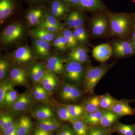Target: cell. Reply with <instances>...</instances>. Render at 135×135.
I'll use <instances>...</instances> for the list:
<instances>
[{
  "label": "cell",
  "mask_w": 135,
  "mask_h": 135,
  "mask_svg": "<svg viewBox=\"0 0 135 135\" xmlns=\"http://www.w3.org/2000/svg\"><path fill=\"white\" fill-rule=\"evenodd\" d=\"M129 102V100L126 99L118 100L109 110L119 118L123 116L134 115L135 109L130 106Z\"/></svg>",
  "instance_id": "8"
},
{
  "label": "cell",
  "mask_w": 135,
  "mask_h": 135,
  "mask_svg": "<svg viewBox=\"0 0 135 135\" xmlns=\"http://www.w3.org/2000/svg\"><path fill=\"white\" fill-rule=\"evenodd\" d=\"M24 27L19 23H14L7 26L1 35V41L5 44L14 43L22 39L24 35Z\"/></svg>",
  "instance_id": "3"
},
{
  "label": "cell",
  "mask_w": 135,
  "mask_h": 135,
  "mask_svg": "<svg viewBox=\"0 0 135 135\" xmlns=\"http://www.w3.org/2000/svg\"><path fill=\"white\" fill-rule=\"evenodd\" d=\"M33 96L35 98L39 101H44L48 98L47 90L43 87L37 86L35 88L33 91Z\"/></svg>",
  "instance_id": "36"
},
{
  "label": "cell",
  "mask_w": 135,
  "mask_h": 135,
  "mask_svg": "<svg viewBox=\"0 0 135 135\" xmlns=\"http://www.w3.org/2000/svg\"><path fill=\"white\" fill-rule=\"evenodd\" d=\"M60 126V123L55 120L51 119V121L50 127L51 131H55Z\"/></svg>",
  "instance_id": "50"
},
{
  "label": "cell",
  "mask_w": 135,
  "mask_h": 135,
  "mask_svg": "<svg viewBox=\"0 0 135 135\" xmlns=\"http://www.w3.org/2000/svg\"><path fill=\"white\" fill-rule=\"evenodd\" d=\"M33 45L35 50L38 55L41 56H46L48 55L50 49L49 42L35 38Z\"/></svg>",
  "instance_id": "26"
},
{
  "label": "cell",
  "mask_w": 135,
  "mask_h": 135,
  "mask_svg": "<svg viewBox=\"0 0 135 135\" xmlns=\"http://www.w3.org/2000/svg\"><path fill=\"white\" fill-rule=\"evenodd\" d=\"M74 130L66 125L63 126L57 135H74Z\"/></svg>",
  "instance_id": "44"
},
{
  "label": "cell",
  "mask_w": 135,
  "mask_h": 135,
  "mask_svg": "<svg viewBox=\"0 0 135 135\" xmlns=\"http://www.w3.org/2000/svg\"><path fill=\"white\" fill-rule=\"evenodd\" d=\"M74 29H75L77 32H78L82 36V37L84 38L86 41L87 40V38H88V36H87L86 32L85 31V29L82 26L79 27L75 28Z\"/></svg>",
  "instance_id": "49"
},
{
  "label": "cell",
  "mask_w": 135,
  "mask_h": 135,
  "mask_svg": "<svg viewBox=\"0 0 135 135\" xmlns=\"http://www.w3.org/2000/svg\"><path fill=\"white\" fill-rule=\"evenodd\" d=\"M105 110L100 109L93 112H86L83 120L86 123L90 126H98L100 123Z\"/></svg>",
  "instance_id": "19"
},
{
  "label": "cell",
  "mask_w": 135,
  "mask_h": 135,
  "mask_svg": "<svg viewBox=\"0 0 135 135\" xmlns=\"http://www.w3.org/2000/svg\"><path fill=\"white\" fill-rule=\"evenodd\" d=\"M57 114L59 118L61 120L69 122L71 123L75 120L66 107H61L58 109L57 110Z\"/></svg>",
  "instance_id": "35"
},
{
  "label": "cell",
  "mask_w": 135,
  "mask_h": 135,
  "mask_svg": "<svg viewBox=\"0 0 135 135\" xmlns=\"http://www.w3.org/2000/svg\"><path fill=\"white\" fill-rule=\"evenodd\" d=\"M51 119H52L40 120L38 123V127L44 131L49 133L51 132L50 127Z\"/></svg>",
  "instance_id": "41"
},
{
  "label": "cell",
  "mask_w": 135,
  "mask_h": 135,
  "mask_svg": "<svg viewBox=\"0 0 135 135\" xmlns=\"http://www.w3.org/2000/svg\"><path fill=\"white\" fill-rule=\"evenodd\" d=\"M32 124L30 118L23 116L18 121L17 135H28L31 130Z\"/></svg>",
  "instance_id": "25"
},
{
  "label": "cell",
  "mask_w": 135,
  "mask_h": 135,
  "mask_svg": "<svg viewBox=\"0 0 135 135\" xmlns=\"http://www.w3.org/2000/svg\"><path fill=\"white\" fill-rule=\"evenodd\" d=\"M16 60L20 62H26L32 58L31 50L27 46L19 47L15 51L14 54Z\"/></svg>",
  "instance_id": "21"
},
{
  "label": "cell",
  "mask_w": 135,
  "mask_h": 135,
  "mask_svg": "<svg viewBox=\"0 0 135 135\" xmlns=\"http://www.w3.org/2000/svg\"><path fill=\"white\" fill-rule=\"evenodd\" d=\"M81 95V92L79 88L69 84L64 85L60 94L61 99L66 101H77Z\"/></svg>",
  "instance_id": "10"
},
{
  "label": "cell",
  "mask_w": 135,
  "mask_h": 135,
  "mask_svg": "<svg viewBox=\"0 0 135 135\" xmlns=\"http://www.w3.org/2000/svg\"><path fill=\"white\" fill-rule=\"evenodd\" d=\"M111 33L112 36L124 38L127 36L131 29L132 21L129 16L118 13L109 15Z\"/></svg>",
  "instance_id": "1"
},
{
  "label": "cell",
  "mask_w": 135,
  "mask_h": 135,
  "mask_svg": "<svg viewBox=\"0 0 135 135\" xmlns=\"http://www.w3.org/2000/svg\"><path fill=\"white\" fill-rule=\"evenodd\" d=\"M134 16H135V13H134Z\"/></svg>",
  "instance_id": "60"
},
{
  "label": "cell",
  "mask_w": 135,
  "mask_h": 135,
  "mask_svg": "<svg viewBox=\"0 0 135 135\" xmlns=\"http://www.w3.org/2000/svg\"><path fill=\"white\" fill-rule=\"evenodd\" d=\"M74 131L76 135H88L89 129L83 120L77 119L73 122Z\"/></svg>",
  "instance_id": "28"
},
{
  "label": "cell",
  "mask_w": 135,
  "mask_h": 135,
  "mask_svg": "<svg viewBox=\"0 0 135 135\" xmlns=\"http://www.w3.org/2000/svg\"><path fill=\"white\" fill-rule=\"evenodd\" d=\"M42 20L61 29L63 27L62 24L59 22L57 18L51 15L48 11L47 10H46L45 15Z\"/></svg>",
  "instance_id": "34"
},
{
  "label": "cell",
  "mask_w": 135,
  "mask_h": 135,
  "mask_svg": "<svg viewBox=\"0 0 135 135\" xmlns=\"http://www.w3.org/2000/svg\"><path fill=\"white\" fill-rule=\"evenodd\" d=\"M8 114H4L0 118V128L1 129L2 128L4 127L6 123L8 117Z\"/></svg>",
  "instance_id": "52"
},
{
  "label": "cell",
  "mask_w": 135,
  "mask_h": 135,
  "mask_svg": "<svg viewBox=\"0 0 135 135\" xmlns=\"http://www.w3.org/2000/svg\"><path fill=\"white\" fill-rule=\"evenodd\" d=\"M29 33L35 38L39 39L49 43L54 40L56 34V33L51 32L46 29L39 27L32 29Z\"/></svg>",
  "instance_id": "17"
},
{
  "label": "cell",
  "mask_w": 135,
  "mask_h": 135,
  "mask_svg": "<svg viewBox=\"0 0 135 135\" xmlns=\"http://www.w3.org/2000/svg\"><path fill=\"white\" fill-rule=\"evenodd\" d=\"M112 132L120 135H135V125H127L120 122H116L113 127Z\"/></svg>",
  "instance_id": "23"
},
{
  "label": "cell",
  "mask_w": 135,
  "mask_h": 135,
  "mask_svg": "<svg viewBox=\"0 0 135 135\" xmlns=\"http://www.w3.org/2000/svg\"><path fill=\"white\" fill-rule=\"evenodd\" d=\"M68 8L76 7H77L79 3L80 0H63Z\"/></svg>",
  "instance_id": "47"
},
{
  "label": "cell",
  "mask_w": 135,
  "mask_h": 135,
  "mask_svg": "<svg viewBox=\"0 0 135 135\" xmlns=\"http://www.w3.org/2000/svg\"><path fill=\"white\" fill-rule=\"evenodd\" d=\"M8 63L5 60L1 59L0 60V79L2 80L6 75L8 69Z\"/></svg>",
  "instance_id": "43"
},
{
  "label": "cell",
  "mask_w": 135,
  "mask_h": 135,
  "mask_svg": "<svg viewBox=\"0 0 135 135\" xmlns=\"http://www.w3.org/2000/svg\"><path fill=\"white\" fill-rule=\"evenodd\" d=\"M84 22L83 14L80 9L73 10L68 13L66 23L70 27L75 29L82 26Z\"/></svg>",
  "instance_id": "13"
},
{
  "label": "cell",
  "mask_w": 135,
  "mask_h": 135,
  "mask_svg": "<svg viewBox=\"0 0 135 135\" xmlns=\"http://www.w3.org/2000/svg\"><path fill=\"white\" fill-rule=\"evenodd\" d=\"M100 96H93L84 100L83 107L88 112H93L100 109Z\"/></svg>",
  "instance_id": "20"
},
{
  "label": "cell",
  "mask_w": 135,
  "mask_h": 135,
  "mask_svg": "<svg viewBox=\"0 0 135 135\" xmlns=\"http://www.w3.org/2000/svg\"><path fill=\"white\" fill-rule=\"evenodd\" d=\"M15 122H14V119L12 116H11L10 114H8V117L7 120V122L1 130L2 132L3 131L7 130L11 128L14 125H15Z\"/></svg>",
  "instance_id": "46"
},
{
  "label": "cell",
  "mask_w": 135,
  "mask_h": 135,
  "mask_svg": "<svg viewBox=\"0 0 135 135\" xmlns=\"http://www.w3.org/2000/svg\"><path fill=\"white\" fill-rule=\"evenodd\" d=\"M131 42H132V45H133V48L134 49V53H135V39L132 40Z\"/></svg>",
  "instance_id": "55"
},
{
  "label": "cell",
  "mask_w": 135,
  "mask_h": 135,
  "mask_svg": "<svg viewBox=\"0 0 135 135\" xmlns=\"http://www.w3.org/2000/svg\"><path fill=\"white\" fill-rule=\"evenodd\" d=\"M18 7V0H0L1 23L15 14Z\"/></svg>",
  "instance_id": "7"
},
{
  "label": "cell",
  "mask_w": 135,
  "mask_h": 135,
  "mask_svg": "<svg viewBox=\"0 0 135 135\" xmlns=\"http://www.w3.org/2000/svg\"><path fill=\"white\" fill-rule=\"evenodd\" d=\"M18 122H15V125L9 129L2 131L3 135H17Z\"/></svg>",
  "instance_id": "45"
},
{
  "label": "cell",
  "mask_w": 135,
  "mask_h": 135,
  "mask_svg": "<svg viewBox=\"0 0 135 135\" xmlns=\"http://www.w3.org/2000/svg\"><path fill=\"white\" fill-rule=\"evenodd\" d=\"M106 135H111V133H110V134H108Z\"/></svg>",
  "instance_id": "59"
},
{
  "label": "cell",
  "mask_w": 135,
  "mask_h": 135,
  "mask_svg": "<svg viewBox=\"0 0 135 135\" xmlns=\"http://www.w3.org/2000/svg\"><path fill=\"white\" fill-rule=\"evenodd\" d=\"M73 33L74 35L77 40V41H80V42H83L86 41V40L82 37V36L78 32H77L75 29L73 31Z\"/></svg>",
  "instance_id": "51"
},
{
  "label": "cell",
  "mask_w": 135,
  "mask_h": 135,
  "mask_svg": "<svg viewBox=\"0 0 135 135\" xmlns=\"http://www.w3.org/2000/svg\"><path fill=\"white\" fill-rule=\"evenodd\" d=\"M109 19L105 15L99 14L92 18L91 23V31L93 35L96 37H101L106 33L109 28Z\"/></svg>",
  "instance_id": "4"
},
{
  "label": "cell",
  "mask_w": 135,
  "mask_h": 135,
  "mask_svg": "<svg viewBox=\"0 0 135 135\" xmlns=\"http://www.w3.org/2000/svg\"><path fill=\"white\" fill-rule=\"evenodd\" d=\"M49 12L57 18H60L69 12V8L63 0H51L49 3Z\"/></svg>",
  "instance_id": "9"
},
{
  "label": "cell",
  "mask_w": 135,
  "mask_h": 135,
  "mask_svg": "<svg viewBox=\"0 0 135 135\" xmlns=\"http://www.w3.org/2000/svg\"><path fill=\"white\" fill-rule=\"evenodd\" d=\"M62 35L67 41L68 47L73 48L77 47L78 41L71 30L68 29H65L63 31Z\"/></svg>",
  "instance_id": "33"
},
{
  "label": "cell",
  "mask_w": 135,
  "mask_h": 135,
  "mask_svg": "<svg viewBox=\"0 0 135 135\" xmlns=\"http://www.w3.org/2000/svg\"><path fill=\"white\" fill-rule=\"evenodd\" d=\"M69 57L70 60L81 63L88 61V51L81 46H77L73 48L69 53Z\"/></svg>",
  "instance_id": "16"
},
{
  "label": "cell",
  "mask_w": 135,
  "mask_h": 135,
  "mask_svg": "<svg viewBox=\"0 0 135 135\" xmlns=\"http://www.w3.org/2000/svg\"><path fill=\"white\" fill-rule=\"evenodd\" d=\"M46 11L43 8L32 6L27 11L26 19L31 25H39L43 19Z\"/></svg>",
  "instance_id": "12"
},
{
  "label": "cell",
  "mask_w": 135,
  "mask_h": 135,
  "mask_svg": "<svg viewBox=\"0 0 135 135\" xmlns=\"http://www.w3.org/2000/svg\"><path fill=\"white\" fill-rule=\"evenodd\" d=\"M31 99L27 94H22L18 97L16 101L11 106L13 112L19 113L25 111L30 106Z\"/></svg>",
  "instance_id": "15"
},
{
  "label": "cell",
  "mask_w": 135,
  "mask_h": 135,
  "mask_svg": "<svg viewBox=\"0 0 135 135\" xmlns=\"http://www.w3.org/2000/svg\"><path fill=\"white\" fill-rule=\"evenodd\" d=\"M61 51L65 50L68 47L67 41L62 35H61Z\"/></svg>",
  "instance_id": "53"
},
{
  "label": "cell",
  "mask_w": 135,
  "mask_h": 135,
  "mask_svg": "<svg viewBox=\"0 0 135 135\" xmlns=\"http://www.w3.org/2000/svg\"><path fill=\"white\" fill-rule=\"evenodd\" d=\"M53 45L58 50H61V35H59L54 39Z\"/></svg>",
  "instance_id": "48"
},
{
  "label": "cell",
  "mask_w": 135,
  "mask_h": 135,
  "mask_svg": "<svg viewBox=\"0 0 135 135\" xmlns=\"http://www.w3.org/2000/svg\"><path fill=\"white\" fill-rule=\"evenodd\" d=\"M111 133L110 129H106L99 126H90L88 135H106Z\"/></svg>",
  "instance_id": "38"
},
{
  "label": "cell",
  "mask_w": 135,
  "mask_h": 135,
  "mask_svg": "<svg viewBox=\"0 0 135 135\" xmlns=\"http://www.w3.org/2000/svg\"><path fill=\"white\" fill-rule=\"evenodd\" d=\"M13 89V86L10 83L4 82L1 84L0 86V103L2 105L4 103L5 95L8 91Z\"/></svg>",
  "instance_id": "37"
},
{
  "label": "cell",
  "mask_w": 135,
  "mask_h": 135,
  "mask_svg": "<svg viewBox=\"0 0 135 135\" xmlns=\"http://www.w3.org/2000/svg\"><path fill=\"white\" fill-rule=\"evenodd\" d=\"M11 79L15 84L23 85L26 83V74L23 69L20 68H13L10 72Z\"/></svg>",
  "instance_id": "22"
},
{
  "label": "cell",
  "mask_w": 135,
  "mask_h": 135,
  "mask_svg": "<svg viewBox=\"0 0 135 135\" xmlns=\"http://www.w3.org/2000/svg\"><path fill=\"white\" fill-rule=\"evenodd\" d=\"M135 39V25L134 26V32H133V36H132V38H131V40H133Z\"/></svg>",
  "instance_id": "56"
},
{
  "label": "cell",
  "mask_w": 135,
  "mask_h": 135,
  "mask_svg": "<svg viewBox=\"0 0 135 135\" xmlns=\"http://www.w3.org/2000/svg\"><path fill=\"white\" fill-rule=\"evenodd\" d=\"M113 46V52L117 57H128L135 53L131 42L117 41L114 42Z\"/></svg>",
  "instance_id": "6"
},
{
  "label": "cell",
  "mask_w": 135,
  "mask_h": 135,
  "mask_svg": "<svg viewBox=\"0 0 135 135\" xmlns=\"http://www.w3.org/2000/svg\"><path fill=\"white\" fill-rule=\"evenodd\" d=\"M34 114L35 118L40 120L52 119L54 116L52 110L47 107H42L36 109Z\"/></svg>",
  "instance_id": "29"
},
{
  "label": "cell",
  "mask_w": 135,
  "mask_h": 135,
  "mask_svg": "<svg viewBox=\"0 0 135 135\" xmlns=\"http://www.w3.org/2000/svg\"><path fill=\"white\" fill-rule=\"evenodd\" d=\"M112 54V47L107 43L103 44L95 47L92 51L94 58L101 62L108 60Z\"/></svg>",
  "instance_id": "11"
},
{
  "label": "cell",
  "mask_w": 135,
  "mask_h": 135,
  "mask_svg": "<svg viewBox=\"0 0 135 135\" xmlns=\"http://www.w3.org/2000/svg\"><path fill=\"white\" fill-rule=\"evenodd\" d=\"M41 81L42 87L47 91H52L55 88L57 84L55 77L49 73H45Z\"/></svg>",
  "instance_id": "27"
},
{
  "label": "cell",
  "mask_w": 135,
  "mask_h": 135,
  "mask_svg": "<svg viewBox=\"0 0 135 135\" xmlns=\"http://www.w3.org/2000/svg\"><path fill=\"white\" fill-rule=\"evenodd\" d=\"M32 6L43 8L51 0H26Z\"/></svg>",
  "instance_id": "42"
},
{
  "label": "cell",
  "mask_w": 135,
  "mask_h": 135,
  "mask_svg": "<svg viewBox=\"0 0 135 135\" xmlns=\"http://www.w3.org/2000/svg\"><path fill=\"white\" fill-rule=\"evenodd\" d=\"M117 101L108 93L100 96V108L105 110H110Z\"/></svg>",
  "instance_id": "30"
},
{
  "label": "cell",
  "mask_w": 135,
  "mask_h": 135,
  "mask_svg": "<svg viewBox=\"0 0 135 135\" xmlns=\"http://www.w3.org/2000/svg\"><path fill=\"white\" fill-rule=\"evenodd\" d=\"M65 107L75 120L79 119L81 117L85 111L83 107L79 105H68Z\"/></svg>",
  "instance_id": "32"
},
{
  "label": "cell",
  "mask_w": 135,
  "mask_h": 135,
  "mask_svg": "<svg viewBox=\"0 0 135 135\" xmlns=\"http://www.w3.org/2000/svg\"><path fill=\"white\" fill-rule=\"evenodd\" d=\"M43 131V130H42ZM43 135H51L49 132H46L43 131Z\"/></svg>",
  "instance_id": "57"
},
{
  "label": "cell",
  "mask_w": 135,
  "mask_h": 135,
  "mask_svg": "<svg viewBox=\"0 0 135 135\" xmlns=\"http://www.w3.org/2000/svg\"><path fill=\"white\" fill-rule=\"evenodd\" d=\"M47 67L50 71L56 74L61 73L64 70L62 61L56 56H52L49 59Z\"/></svg>",
  "instance_id": "24"
},
{
  "label": "cell",
  "mask_w": 135,
  "mask_h": 135,
  "mask_svg": "<svg viewBox=\"0 0 135 135\" xmlns=\"http://www.w3.org/2000/svg\"><path fill=\"white\" fill-rule=\"evenodd\" d=\"M34 135H43V131L40 128H37L35 131Z\"/></svg>",
  "instance_id": "54"
},
{
  "label": "cell",
  "mask_w": 135,
  "mask_h": 135,
  "mask_svg": "<svg viewBox=\"0 0 135 135\" xmlns=\"http://www.w3.org/2000/svg\"><path fill=\"white\" fill-rule=\"evenodd\" d=\"M30 73L34 82H38L42 80L45 73L41 64H36L31 68Z\"/></svg>",
  "instance_id": "31"
},
{
  "label": "cell",
  "mask_w": 135,
  "mask_h": 135,
  "mask_svg": "<svg viewBox=\"0 0 135 135\" xmlns=\"http://www.w3.org/2000/svg\"><path fill=\"white\" fill-rule=\"evenodd\" d=\"M129 101H132V102H135V99H133L132 100H129Z\"/></svg>",
  "instance_id": "58"
},
{
  "label": "cell",
  "mask_w": 135,
  "mask_h": 135,
  "mask_svg": "<svg viewBox=\"0 0 135 135\" xmlns=\"http://www.w3.org/2000/svg\"><path fill=\"white\" fill-rule=\"evenodd\" d=\"M119 118L110 110H105L98 126L106 129H110V128L116 123Z\"/></svg>",
  "instance_id": "18"
},
{
  "label": "cell",
  "mask_w": 135,
  "mask_h": 135,
  "mask_svg": "<svg viewBox=\"0 0 135 135\" xmlns=\"http://www.w3.org/2000/svg\"><path fill=\"white\" fill-rule=\"evenodd\" d=\"M18 97L17 92L14 89L8 91L5 95L4 103L7 106L12 105L16 101Z\"/></svg>",
  "instance_id": "39"
},
{
  "label": "cell",
  "mask_w": 135,
  "mask_h": 135,
  "mask_svg": "<svg viewBox=\"0 0 135 135\" xmlns=\"http://www.w3.org/2000/svg\"><path fill=\"white\" fill-rule=\"evenodd\" d=\"M39 27L46 29L49 31L55 33H58L61 30L60 28L50 24L42 20L39 24Z\"/></svg>",
  "instance_id": "40"
},
{
  "label": "cell",
  "mask_w": 135,
  "mask_h": 135,
  "mask_svg": "<svg viewBox=\"0 0 135 135\" xmlns=\"http://www.w3.org/2000/svg\"><path fill=\"white\" fill-rule=\"evenodd\" d=\"M77 8L81 10L89 11L103 10L105 9L101 0H80Z\"/></svg>",
  "instance_id": "14"
},
{
  "label": "cell",
  "mask_w": 135,
  "mask_h": 135,
  "mask_svg": "<svg viewBox=\"0 0 135 135\" xmlns=\"http://www.w3.org/2000/svg\"><path fill=\"white\" fill-rule=\"evenodd\" d=\"M114 64V62L111 64L104 65L88 68L84 78L85 91L88 93H93L97 84Z\"/></svg>",
  "instance_id": "2"
},
{
  "label": "cell",
  "mask_w": 135,
  "mask_h": 135,
  "mask_svg": "<svg viewBox=\"0 0 135 135\" xmlns=\"http://www.w3.org/2000/svg\"><path fill=\"white\" fill-rule=\"evenodd\" d=\"M65 71L66 76L69 79L79 82L84 75V67L81 63L70 60L66 64Z\"/></svg>",
  "instance_id": "5"
}]
</instances>
